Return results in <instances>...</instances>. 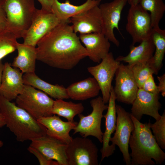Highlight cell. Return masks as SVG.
Masks as SVG:
<instances>
[{
  "mask_svg": "<svg viewBox=\"0 0 165 165\" xmlns=\"http://www.w3.org/2000/svg\"><path fill=\"white\" fill-rule=\"evenodd\" d=\"M20 70L7 62L4 64L0 95L10 101L15 99L24 88L23 73Z\"/></svg>",
  "mask_w": 165,
  "mask_h": 165,
  "instance_id": "2e32d148",
  "label": "cell"
},
{
  "mask_svg": "<svg viewBox=\"0 0 165 165\" xmlns=\"http://www.w3.org/2000/svg\"><path fill=\"white\" fill-rule=\"evenodd\" d=\"M159 81L157 87L160 93H161L163 97L165 96V74L160 76H157Z\"/></svg>",
  "mask_w": 165,
  "mask_h": 165,
  "instance_id": "e575fe53",
  "label": "cell"
},
{
  "mask_svg": "<svg viewBox=\"0 0 165 165\" xmlns=\"http://www.w3.org/2000/svg\"><path fill=\"white\" fill-rule=\"evenodd\" d=\"M137 46L131 45L130 52L126 56H119L116 59L121 62L127 63L131 66L148 62L152 57L155 50L154 44L152 37L143 41Z\"/></svg>",
  "mask_w": 165,
  "mask_h": 165,
  "instance_id": "44dd1931",
  "label": "cell"
},
{
  "mask_svg": "<svg viewBox=\"0 0 165 165\" xmlns=\"http://www.w3.org/2000/svg\"><path fill=\"white\" fill-rule=\"evenodd\" d=\"M126 29L132 39L131 45L140 43L150 38L153 30L150 14L139 4L130 6Z\"/></svg>",
  "mask_w": 165,
  "mask_h": 165,
  "instance_id": "52a82bcc",
  "label": "cell"
},
{
  "mask_svg": "<svg viewBox=\"0 0 165 165\" xmlns=\"http://www.w3.org/2000/svg\"><path fill=\"white\" fill-rule=\"evenodd\" d=\"M127 2V0H113L99 6L102 20V33L117 46H119L120 43L115 36L114 30L116 28L120 32L119 24L122 12Z\"/></svg>",
  "mask_w": 165,
  "mask_h": 165,
  "instance_id": "7c38bea8",
  "label": "cell"
},
{
  "mask_svg": "<svg viewBox=\"0 0 165 165\" xmlns=\"http://www.w3.org/2000/svg\"><path fill=\"white\" fill-rule=\"evenodd\" d=\"M4 68V64L2 63L1 60H0V86L1 85L2 72Z\"/></svg>",
  "mask_w": 165,
  "mask_h": 165,
  "instance_id": "8d00e7d4",
  "label": "cell"
},
{
  "mask_svg": "<svg viewBox=\"0 0 165 165\" xmlns=\"http://www.w3.org/2000/svg\"><path fill=\"white\" fill-rule=\"evenodd\" d=\"M101 0H87L82 4L75 6L72 4L68 0L61 3L54 0L51 11L60 22L69 21L72 17L83 12L96 6L100 5Z\"/></svg>",
  "mask_w": 165,
  "mask_h": 165,
  "instance_id": "7402d4cb",
  "label": "cell"
},
{
  "mask_svg": "<svg viewBox=\"0 0 165 165\" xmlns=\"http://www.w3.org/2000/svg\"><path fill=\"white\" fill-rule=\"evenodd\" d=\"M160 97V94L150 93L138 88L132 104L131 114L139 121L144 115L150 116L156 120L159 119L161 115L159 111L161 106L159 101Z\"/></svg>",
  "mask_w": 165,
  "mask_h": 165,
  "instance_id": "5bb4252c",
  "label": "cell"
},
{
  "mask_svg": "<svg viewBox=\"0 0 165 165\" xmlns=\"http://www.w3.org/2000/svg\"><path fill=\"white\" fill-rule=\"evenodd\" d=\"M115 83L113 87L116 100L132 104L138 89L133 75L131 66L120 63L116 72Z\"/></svg>",
  "mask_w": 165,
  "mask_h": 165,
  "instance_id": "4fadbf2b",
  "label": "cell"
},
{
  "mask_svg": "<svg viewBox=\"0 0 165 165\" xmlns=\"http://www.w3.org/2000/svg\"><path fill=\"white\" fill-rule=\"evenodd\" d=\"M99 6H95L70 19V23H72V26L75 33H102V20Z\"/></svg>",
  "mask_w": 165,
  "mask_h": 165,
  "instance_id": "e0dca14e",
  "label": "cell"
},
{
  "mask_svg": "<svg viewBox=\"0 0 165 165\" xmlns=\"http://www.w3.org/2000/svg\"><path fill=\"white\" fill-rule=\"evenodd\" d=\"M141 88L149 93L160 94L152 75L148 76L143 83Z\"/></svg>",
  "mask_w": 165,
  "mask_h": 165,
  "instance_id": "d6a6232c",
  "label": "cell"
},
{
  "mask_svg": "<svg viewBox=\"0 0 165 165\" xmlns=\"http://www.w3.org/2000/svg\"><path fill=\"white\" fill-rule=\"evenodd\" d=\"M60 22L55 15L36 9L30 27L23 34L24 44L35 47L38 42Z\"/></svg>",
  "mask_w": 165,
  "mask_h": 165,
  "instance_id": "30bf717a",
  "label": "cell"
},
{
  "mask_svg": "<svg viewBox=\"0 0 165 165\" xmlns=\"http://www.w3.org/2000/svg\"><path fill=\"white\" fill-rule=\"evenodd\" d=\"M79 37L89 53V58L93 61L100 63L109 53L110 41L102 33L80 34Z\"/></svg>",
  "mask_w": 165,
  "mask_h": 165,
  "instance_id": "d6986e66",
  "label": "cell"
},
{
  "mask_svg": "<svg viewBox=\"0 0 165 165\" xmlns=\"http://www.w3.org/2000/svg\"><path fill=\"white\" fill-rule=\"evenodd\" d=\"M1 0H0V2L1 1Z\"/></svg>",
  "mask_w": 165,
  "mask_h": 165,
  "instance_id": "60d3db41",
  "label": "cell"
},
{
  "mask_svg": "<svg viewBox=\"0 0 165 165\" xmlns=\"http://www.w3.org/2000/svg\"><path fill=\"white\" fill-rule=\"evenodd\" d=\"M138 3L145 10L150 12L151 25L153 29L160 28L159 23L165 12L163 0H138Z\"/></svg>",
  "mask_w": 165,
  "mask_h": 165,
  "instance_id": "83f0119b",
  "label": "cell"
},
{
  "mask_svg": "<svg viewBox=\"0 0 165 165\" xmlns=\"http://www.w3.org/2000/svg\"><path fill=\"white\" fill-rule=\"evenodd\" d=\"M16 38L6 30L0 32V60L16 50Z\"/></svg>",
  "mask_w": 165,
  "mask_h": 165,
  "instance_id": "f1b7e54d",
  "label": "cell"
},
{
  "mask_svg": "<svg viewBox=\"0 0 165 165\" xmlns=\"http://www.w3.org/2000/svg\"><path fill=\"white\" fill-rule=\"evenodd\" d=\"M133 75L138 88H141L143 83L149 76L157 75L148 62L135 64L131 66Z\"/></svg>",
  "mask_w": 165,
  "mask_h": 165,
  "instance_id": "f546056e",
  "label": "cell"
},
{
  "mask_svg": "<svg viewBox=\"0 0 165 165\" xmlns=\"http://www.w3.org/2000/svg\"><path fill=\"white\" fill-rule=\"evenodd\" d=\"M116 128L114 136L110 141L114 146H118L126 165H131V157L129 151V143L134 128L131 113L121 106L116 105Z\"/></svg>",
  "mask_w": 165,
  "mask_h": 165,
  "instance_id": "9c48e42d",
  "label": "cell"
},
{
  "mask_svg": "<svg viewBox=\"0 0 165 165\" xmlns=\"http://www.w3.org/2000/svg\"><path fill=\"white\" fill-rule=\"evenodd\" d=\"M84 110L82 103H74L72 101L67 102L63 99L54 100L52 113L67 119L68 121H74V117L81 113Z\"/></svg>",
  "mask_w": 165,
  "mask_h": 165,
  "instance_id": "4316f807",
  "label": "cell"
},
{
  "mask_svg": "<svg viewBox=\"0 0 165 165\" xmlns=\"http://www.w3.org/2000/svg\"><path fill=\"white\" fill-rule=\"evenodd\" d=\"M60 22L37 43V60L56 68L70 70L89 53L69 25Z\"/></svg>",
  "mask_w": 165,
  "mask_h": 165,
  "instance_id": "6da1fadb",
  "label": "cell"
},
{
  "mask_svg": "<svg viewBox=\"0 0 165 165\" xmlns=\"http://www.w3.org/2000/svg\"><path fill=\"white\" fill-rule=\"evenodd\" d=\"M6 14V30L22 38L31 23L36 9L34 0H1Z\"/></svg>",
  "mask_w": 165,
  "mask_h": 165,
  "instance_id": "277c9868",
  "label": "cell"
},
{
  "mask_svg": "<svg viewBox=\"0 0 165 165\" xmlns=\"http://www.w3.org/2000/svg\"><path fill=\"white\" fill-rule=\"evenodd\" d=\"M92 108L91 112L84 116L81 113L78 115L79 121L74 128L73 134L79 133L82 137L93 136L102 143L103 133L101 128L103 112L107 110L108 105L104 102L102 97L98 96L90 101Z\"/></svg>",
  "mask_w": 165,
  "mask_h": 165,
  "instance_id": "8992f818",
  "label": "cell"
},
{
  "mask_svg": "<svg viewBox=\"0 0 165 165\" xmlns=\"http://www.w3.org/2000/svg\"><path fill=\"white\" fill-rule=\"evenodd\" d=\"M68 165H98V149L90 139L72 138L66 150Z\"/></svg>",
  "mask_w": 165,
  "mask_h": 165,
  "instance_id": "ba28073f",
  "label": "cell"
},
{
  "mask_svg": "<svg viewBox=\"0 0 165 165\" xmlns=\"http://www.w3.org/2000/svg\"><path fill=\"white\" fill-rule=\"evenodd\" d=\"M37 120L46 128L47 134L67 144L72 139L70 135V132L78 123L74 121H64L55 115L42 117Z\"/></svg>",
  "mask_w": 165,
  "mask_h": 165,
  "instance_id": "ffe728a7",
  "label": "cell"
},
{
  "mask_svg": "<svg viewBox=\"0 0 165 165\" xmlns=\"http://www.w3.org/2000/svg\"><path fill=\"white\" fill-rule=\"evenodd\" d=\"M6 16L1 1L0 2V32L6 30Z\"/></svg>",
  "mask_w": 165,
  "mask_h": 165,
  "instance_id": "836d02e7",
  "label": "cell"
},
{
  "mask_svg": "<svg viewBox=\"0 0 165 165\" xmlns=\"http://www.w3.org/2000/svg\"><path fill=\"white\" fill-rule=\"evenodd\" d=\"M66 89L69 98L77 101L95 97L100 90L98 83L94 77H89L72 83Z\"/></svg>",
  "mask_w": 165,
  "mask_h": 165,
  "instance_id": "603a6c76",
  "label": "cell"
},
{
  "mask_svg": "<svg viewBox=\"0 0 165 165\" xmlns=\"http://www.w3.org/2000/svg\"><path fill=\"white\" fill-rule=\"evenodd\" d=\"M0 113L17 140L23 142L46 134V129L26 111L0 95Z\"/></svg>",
  "mask_w": 165,
  "mask_h": 165,
  "instance_id": "3957f363",
  "label": "cell"
},
{
  "mask_svg": "<svg viewBox=\"0 0 165 165\" xmlns=\"http://www.w3.org/2000/svg\"><path fill=\"white\" fill-rule=\"evenodd\" d=\"M31 141L30 146L48 159L57 161L59 165H68L66 154L68 144L46 134Z\"/></svg>",
  "mask_w": 165,
  "mask_h": 165,
  "instance_id": "9a60e30c",
  "label": "cell"
},
{
  "mask_svg": "<svg viewBox=\"0 0 165 165\" xmlns=\"http://www.w3.org/2000/svg\"><path fill=\"white\" fill-rule=\"evenodd\" d=\"M131 116L134 125L129 143L131 165L161 164L165 160V153L152 133L150 120L142 123L131 114Z\"/></svg>",
  "mask_w": 165,
  "mask_h": 165,
  "instance_id": "7a4b0ae2",
  "label": "cell"
},
{
  "mask_svg": "<svg viewBox=\"0 0 165 165\" xmlns=\"http://www.w3.org/2000/svg\"><path fill=\"white\" fill-rule=\"evenodd\" d=\"M23 78L24 85L31 86L56 99L69 98L63 86L50 84L40 79L35 72L25 73Z\"/></svg>",
  "mask_w": 165,
  "mask_h": 165,
  "instance_id": "cb8c5ba5",
  "label": "cell"
},
{
  "mask_svg": "<svg viewBox=\"0 0 165 165\" xmlns=\"http://www.w3.org/2000/svg\"><path fill=\"white\" fill-rule=\"evenodd\" d=\"M6 125L3 116L0 113V128Z\"/></svg>",
  "mask_w": 165,
  "mask_h": 165,
  "instance_id": "74e56055",
  "label": "cell"
},
{
  "mask_svg": "<svg viewBox=\"0 0 165 165\" xmlns=\"http://www.w3.org/2000/svg\"><path fill=\"white\" fill-rule=\"evenodd\" d=\"M16 104L36 119L53 115L54 100L46 94L33 87L24 85L22 92L15 99Z\"/></svg>",
  "mask_w": 165,
  "mask_h": 165,
  "instance_id": "5b68a950",
  "label": "cell"
},
{
  "mask_svg": "<svg viewBox=\"0 0 165 165\" xmlns=\"http://www.w3.org/2000/svg\"><path fill=\"white\" fill-rule=\"evenodd\" d=\"M120 64V62L115 59L112 53L110 52L98 64L89 67L87 68L88 71L98 83L101 92L102 98L105 104L108 102L112 82Z\"/></svg>",
  "mask_w": 165,
  "mask_h": 165,
  "instance_id": "8fae6325",
  "label": "cell"
},
{
  "mask_svg": "<svg viewBox=\"0 0 165 165\" xmlns=\"http://www.w3.org/2000/svg\"><path fill=\"white\" fill-rule=\"evenodd\" d=\"M116 98L113 87L112 86L108 105L106 113L103 115L105 119V130L102 137V146L101 149V162L106 157L112 155L116 150V146L110 145L112 134L115 131L116 122Z\"/></svg>",
  "mask_w": 165,
  "mask_h": 165,
  "instance_id": "ac0fdd59",
  "label": "cell"
},
{
  "mask_svg": "<svg viewBox=\"0 0 165 165\" xmlns=\"http://www.w3.org/2000/svg\"><path fill=\"white\" fill-rule=\"evenodd\" d=\"M18 55L11 65L19 68L23 73L35 72L37 50L35 47L17 42Z\"/></svg>",
  "mask_w": 165,
  "mask_h": 165,
  "instance_id": "d4e9b609",
  "label": "cell"
},
{
  "mask_svg": "<svg viewBox=\"0 0 165 165\" xmlns=\"http://www.w3.org/2000/svg\"><path fill=\"white\" fill-rule=\"evenodd\" d=\"M150 126L158 145L162 149H165V110L160 119L153 123H150Z\"/></svg>",
  "mask_w": 165,
  "mask_h": 165,
  "instance_id": "4dcf8cb0",
  "label": "cell"
},
{
  "mask_svg": "<svg viewBox=\"0 0 165 165\" xmlns=\"http://www.w3.org/2000/svg\"><path fill=\"white\" fill-rule=\"evenodd\" d=\"M42 6V9L51 12L52 6L54 0H38Z\"/></svg>",
  "mask_w": 165,
  "mask_h": 165,
  "instance_id": "d590c367",
  "label": "cell"
},
{
  "mask_svg": "<svg viewBox=\"0 0 165 165\" xmlns=\"http://www.w3.org/2000/svg\"><path fill=\"white\" fill-rule=\"evenodd\" d=\"M3 145V143L1 140H0V148L2 147Z\"/></svg>",
  "mask_w": 165,
  "mask_h": 165,
  "instance_id": "ab89813d",
  "label": "cell"
},
{
  "mask_svg": "<svg viewBox=\"0 0 165 165\" xmlns=\"http://www.w3.org/2000/svg\"><path fill=\"white\" fill-rule=\"evenodd\" d=\"M127 3L130 5H135L138 4V0H127Z\"/></svg>",
  "mask_w": 165,
  "mask_h": 165,
  "instance_id": "f35d334b",
  "label": "cell"
},
{
  "mask_svg": "<svg viewBox=\"0 0 165 165\" xmlns=\"http://www.w3.org/2000/svg\"><path fill=\"white\" fill-rule=\"evenodd\" d=\"M28 150L37 158L40 165H59L57 161L48 159L39 150L33 147L30 146Z\"/></svg>",
  "mask_w": 165,
  "mask_h": 165,
  "instance_id": "1f68e13d",
  "label": "cell"
},
{
  "mask_svg": "<svg viewBox=\"0 0 165 165\" xmlns=\"http://www.w3.org/2000/svg\"><path fill=\"white\" fill-rule=\"evenodd\" d=\"M151 37L155 50L152 57L148 61L157 75L163 66L165 53V30L160 28L153 29Z\"/></svg>",
  "mask_w": 165,
  "mask_h": 165,
  "instance_id": "484cf974",
  "label": "cell"
}]
</instances>
